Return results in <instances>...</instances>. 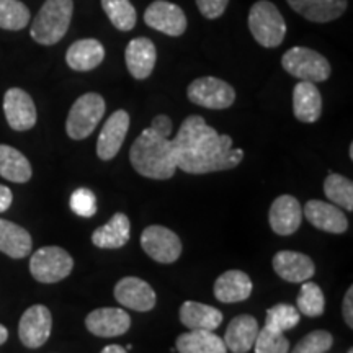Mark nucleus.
I'll use <instances>...</instances> for the list:
<instances>
[{
  "label": "nucleus",
  "mask_w": 353,
  "mask_h": 353,
  "mask_svg": "<svg viewBox=\"0 0 353 353\" xmlns=\"http://www.w3.org/2000/svg\"><path fill=\"white\" fill-rule=\"evenodd\" d=\"M176 169L201 175L231 170L244 159L242 149L232 148V138L219 134L198 114L185 118L174 139Z\"/></svg>",
  "instance_id": "obj_1"
},
{
  "label": "nucleus",
  "mask_w": 353,
  "mask_h": 353,
  "mask_svg": "<svg viewBox=\"0 0 353 353\" xmlns=\"http://www.w3.org/2000/svg\"><path fill=\"white\" fill-rule=\"evenodd\" d=\"M170 134V118L165 114H159L154 118L152 125L145 128L131 145L130 161L132 169L145 179H172L176 170V164L174 143L169 139Z\"/></svg>",
  "instance_id": "obj_2"
},
{
  "label": "nucleus",
  "mask_w": 353,
  "mask_h": 353,
  "mask_svg": "<svg viewBox=\"0 0 353 353\" xmlns=\"http://www.w3.org/2000/svg\"><path fill=\"white\" fill-rule=\"evenodd\" d=\"M72 12V0H46L34 17L30 34L34 41L44 46L59 43L68 33Z\"/></svg>",
  "instance_id": "obj_3"
},
{
  "label": "nucleus",
  "mask_w": 353,
  "mask_h": 353,
  "mask_svg": "<svg viewBox=\"0 0 353 353\" xmlns=\"http://www.w3.org/2000/svg\"><path fill=\"white\" fill-rule=\"evenodd\" d=\"M249 30L260 46L276 48L283 43L286 23L275 3L260 0L249 12Z\"/></svg>",
  "instance_id": "obj_4"
},
{
  "label": "nucleus",
  "mask_w": 353,
  "mask_h": 353,
  "mask_svg": "<svg viewBox=\"0 0 353 353\" xmlns=\"http://www.w3.org/2000/svg\"><path fill=\"white\" fill-rule=\"evenodd\" d=\"M105 105L103 97L99 94H85L74 101L72 108L69 110L68 121H65V131L70 139H85L92 132L95 131V128L99 126V123L105 114Z\"/></svg>",
  "instance_id": "obj_5"
},
{
  "label": "nucleus",
  "mask_w": 353,
  "mask_h": 353,
  "mask_svg": "<svg viewBox=\"0 0 353 353\" xmlns=\"http://www.w3.org/2000/svg\"><path fill=\"white\" fill-rule=\"evenodd\" d=\"M281 65L290 76L306 82H324L330 77V64L321 52L309 48H291L281 57Z\"/></svg>",
  "instance_id": "obj_6"
},
{
  "label": "nucleus",
  "mask_w": 353,
  "mask_h": 353,
  "mask_svg": "<svg viewBox=\"0 0 353 353\" xmlns=\"http://www.w3.org/2000/svg\"><path fill=\"white\" fill-rule=\"evenodd\" d=\"M74 260L69 252L56 245L41 247L32 255L30 273L39 283H57L70 275Z\"/></svg>",
  "instance_id": "obj_7"
},
{
  "label": "nucleus",
  "mask_w": 353,
  "mask_h": 353,
  "mask_svg": "<svg viewBox=\"0 0 353 353\" xmlns=\"http://www.w3.org/2000/svg\"><path fill=\"white\" fill-rule=\"evenodd\" d=\"M187 95L190 101L210 110L229 108L236 100V90L228 82L216 77L195 79L188 85Z\"/></svg>",
  "instance_id": "obj_8"
},
{
  "label": "nucleus",
  "mask_w": 353,
  "mask_h": 353,
  "mask_svg": "<svg viewBox=\"0 0 353 353\" xmlns=\"http://www.w3.org/2000/svg\"><path fill=\"white\" fill-rule=\"evenodd\" d=\"M141 245L144 252L159 263H174L182 254V242L179 236L157 224L144 229L141 234Z\"/></svg>",
  "instance_id": "obj_9"
},
{
  "label": "nucleus",
  "mask_w": 353,
  "mask_h": 353,
  "mask_svg": "<svg viewBox=\"0 0 353 353\" xmlns=\"http://www.w3.org/2000/svg\"><path fill=\"white\" fill-rule=\"evenodd\" d=\"M145 25L167 37H182L187 30L185 12L167 0H156L144 12Z\"/></svg>",
  "instance_id": "obj_10"
},
{
  "label": "nucleus",
  "mask_w": 353,
  "mask_h": 353,
  "mask_svg": "<svg viewBox=\"0 0 353 353\" xmlns=\"http://www.w3.org/2000/svg\"><path fill=\"white\" fill-rule=\"evenodd\" d=\"M52 329L51 311L43 304L28 307L19 324V337L28 348H39L48 342Z\"/></svg>",
  "instance_id": "obj_11"
},
{
  "label": "nucleus",
  "mask_w": 353,
  "mask_h": 353,
  "mask_svg": "<svg viewBox=\"0 0 353 353\" xmlns=\"http://www.w3.org/2000/svg\"><path fill=\"white\" fill-rule=\"evenodd\" d=\"M3 113L13 131H28L37 125V107L32 97L21 88H8L3 95Z\"/></svg>",
  "instance_id": "obj_12"
},
{
  "label": "nucleus",
  "mask_w": 353,
  "mask_h": 353,
  "mask_svg": "<svg viewBox=\"0 0 353 353\" xmlns=\"http://www.w3.org/2000/svg\"><path fill=\"white\" fill-rule=\"evenodd\" d=\"M114 298L132 311L148 312L156 306V293L151 285L138 276H125L114 286Z\"/></svg>",
  "instance_id": "obj_13"
},
{
  "label": "nucleus",
  "mask_w": 353,
  "mask_h": 353,
  "mask_svg": "<svg viewBox=\"0 0 353 353\" xmlns=\"http://www.w3.org/2000/svg\"><path fill=\"white\" fill-rule=\"evenodd\" d=\"M85 327L97 337H118L131 327V317L125 309L100 307L85 317Z\"/></svg>",
  "instance_id": "obj_14"
},
{
  "label": "nucleus",
  "mask_w": 353,
  "mask_h": 353,
  "mask_svg": "<svg viewBox=\"0 0 353 353\" xmlns=\"http://www.w3.org/2000/svg\"><path fill=\"white\" fill-rule=\"evenodd\" d=\"M128 128H130V114L125 110H117L105 121L99 141H97V156L101 161H112L120 152L121 145L125 143Z\"/></svg>",
  "instance_id": "obj_15"
},
{
  "label": "nucleus",
  "mask_w": 353,
  "mask_h": 353,
  "mask_svg": "<svg viewBox=\"0 0 353 353\" xmlns=\"http://www.w3.org/2000/svg\"><path fill=\"white\" fill-rule=\"evenodd\" d=\"M268 221L278 236H291L301 226L303 210L299 201L291 195H281L272 203Z\"/></svg>",
  "instance_id": "obj_16"
},
{
  "label": "nucleus",
  "mask_w": 353,
  "mask_h": 353,
  "mask_svg": "<svg viewBox=\"0 0 353 353\" xmlns=\"http://www.w3.org/2000/svg\"><path fill=\"white\" fill-rule=\"evenodd\" d=\"M273 270L280 278L290 283H303L312 278L316 265L311 257L293 250H281L273 257Z\"/></svg>",
  "instance_id": "obj_17"
},
{
  "label": "nucleus",
  "mask_w": 353,
  "mask_h": 353,
  "mask_svg": "<svg viewBox=\"0 0 353 353\" xmlns=\"http://www.w3.org/2000/svg\"><path fill=\"white\" fill-rule=\"evenodd\" d=\"M303 214L306 216L312 226L321 229V231L342 234L348 229L347 216L342 213L341 208L334 206L332 203L311 200L304 206Z\"/></svg>",
  "instance_id": "obj_18"
},
{
  "label": "nucleus",
  "mask_w": 353,
  "mask_h": 353,
  "mask_svg": "<svg viewBox=\"0 0 353 353\" xmlns=\"http://www.w3.org/2000/svg\"><path fill=\"white\" fill-rule=\"evenodd\" d=\"M125 59L130 74L138 81H144L152 74L157 61V51L149 38H134L126 46Z\"/></svg>",
  "instance_id": "obj_19"
},
{
  "label": "nucleus",
  "mask_w": 353,
  "mask_h": 353,
  "mask_svg": "<svg viewBox=\"0 0 353 353\" xmlns=\"http://www.w3.org/2000/svg\"><path fill=\"white\" fill-rule=\"evenodd\" d=\"M294 12L314 23L337 20L347 10V0H286Z\"/></svg>",
  "instance_id": "obj_20"
},
{
  "label": "nucleus",
  "mask_w": 353,
  "mask_h": 353,
  "mask_svg": "<svg viewBox=\"0 0 353 353\" xmlns=\"http://www.w3.org/2000/svg\"><path fill=\"white\" fill-rule=\"evenodd\" d=\"M259 330V322L254 316H237L229 322L223 341L232 353H247L254 347Z\"/></svg>",
  "instance_id": "obj_21"
},
{
  "label": "nucleus",
  "mask_w": 353,
  "mask_h": 353,
  "mask_svg": "<svg viewBox=\"0 0 353 353\" xmlns=\"http://www.w3.org/2000/svg\"><path fill=\"white\" fill-rule=\"evenodd\" d=\"M250 276L241 270L224 272L214 283V296L221 303H241L252 294Z\"/></svg>",
  "instance_id": "obj_22"
},
{
  "label": "nucleus",
  "mask_w": 353,
  "mask_h": 353,
  "mask_svg": "<svg viewBox=\"0 0 353 353\" xmlns=\"http://www.w3.org/2000/svg\"><path fill=\"white\" fill-rule=\"evenodd\" d=\"M103 59V44L94 38L79 39V41L70 44L68 52H65V63L70 69L79 70V72H87V70L99 68Z\"/></svg>",
  "instance_id": "obj_23"
},
{
  "label": "nucleus",
  "mask_w": 353,
  "mask_h": 353,
  "mask_svg": "<svg viewBox=\"0 0 353 353\" xmlns=\"http://www.w3.org/2000/svg\"><path fill=\"white\" fill-rule=\"evenodd\" d=\"M293 113L301 123H316L322 113V97L316 83L301 81L293 88Z\"/></svg>",
  "instance_id": "obj_24"
},
{
  "label": "nucleus",
  "mask_w": 353,
  "mask_h": 353,
  "mask_svg": "<svg viewBox=\"0 0 353 353\" xmlns=\"http://www.w3.org/2000/svg\"><path fill=\"white\" fill-rule=\"evenodd\" d=\"M180 321L190 330H216L223 322V312L208 304L185 301L180 307Z\"/></svg>",
  "instance_id": "obj_25"
},
{
  "label": "nucleus",
  "mask_w": 353,
  "mask_h": 353,
  "mask_svg": "<svg viewBox=\"0 0 353 353\" xmlns=\"http://www.w3.org/2000/svg\"><path fill=\"white\" fill-rule=\"evenodd\" d=\"M30 232L12 221L0 219V252L12 259H23L32 252Z\"/></svg>",
  "instance_id": "obj_26"
},
{
  "label": "nucleus",
  "mask_w": 353,
  "mask_h": 353,
  "mask_svg": "<svg viewBox=\"0 0 353 353\" xmlns=\"http://www.w3.org/2000/svg\"><path fill=\"white\" fill-rule=\"evenodd\" d=\"M131 223L126 214L117 213L105 226L95 229L92 242L99 249H120L130 241Z\"/></svg>",
  "instance_id": "obj_27"
},
{
  "label": "nucleus",
  "mask_w": 353,
  "mask_h": 353,
  "mask_svg": "<svg viewBox=\"0 0 353 353\" xmlns=\"http://www.w3.org/2000/svg\"><path fill=\"white\" fill-rule=\"evenodd\" d=\"M179 353H228L226 343L213 330H190L176 339Z\"/></svg>",
  "instance_id": "obj_28"
},
{
  "label": "nucleus",
  "mask_w": 353,
  "mask_h": 353,
  "mask_svg": "<svg viewBox=\"0 0 353 353\" xmlns=\"http://www.w3.org/2000/svg\"><path fill=\"white\" fill-rule=\"evenodd\" d=\"M0 176L15 183L28 182L32 179L30 161L12 145L0 144Z\"/></svg>",
  "instance_id": "obj_29"
},
{
  "label": "nucleus",
  "mask_w": 353,
  "mask_h": 353,
  "mask_svg": "<svg viewBox=\"0 0 353 353\" xmlns=\"http://www.w3.org/2000/svg\"><path fill=\"white\" fill-rule=\"evenodd\" d=\"M101 7L114 28L120 32H130L134 28L138 15L130 0H101Z\"/></svg>",
  "instance_id": "obj_30"
},
{
  "label": "nucleus",
  "mask_w": 353,
  "mask_h": 353,
  "mask_svg": "<svg viewBox=\"0 0 353 353\" xmlns=\"http://www.w3.org/2000/svg\"><path fill=\"white\" fill-rule=\"evenodd\" d=\"M324 193L332 205L342 206L347 211L353 210V183L347 176L330 172L324 182Z\"/></svg>",
  "instance_id": "obj_31"
},
{
  "label": "nucleus",
  "mask_w": 353,
  "mask_h": 353,
  "mask_svg": "<svg viewBox=\"0 0 353 353\" xmlns=\"http://www.w3.org/2000/svg\"><path fill=\"white\" fill-rule=\"evenodd\" d=\"M30 23V10L20 0H0V28L19 32Z\"/></svg>",
  "instance_id": "obj_32"
},
{
  "label": "nucleus",
  "mask_w": 353,
  "mask_h": 353,
  "mask_svg": "<svg viewBox=\"0 0 353 353\" xmlns=\"http://www.w3.org/2000/svg\"><path fill=\"white\" fill-rule=\"evenodd\" d=\"M298 311L299 314H304L307 317H319L322 316L325 307L324 293L319 288V285L312 283V281H303L301 291L298 296Z\"/></svg>",
  "instance_id": "obj_33"
},
{
  "label": "nucleus",
  "mask_w": 353,
  "mask_h": 353,
  "mask_svg": "<svg viewBox=\"0 0 353 353\" xmlns=\"http://www.w3.org/2000/svg\"><path fill=\"white\" fill-rule=\"evenodd\" d=\"M299 322V311L290 304H276L267 311L265 317V327L276 330V332H285L296 327Z\"/></svg>",
  "instance_id": "obj_34"
},
{
  "label": "nucleus",
  "mask_w": 353,
  "mask_h": 353,
  "mask_svg": "<svg viewBox=\"0 0 353 353\" xmlns=\"http://www.w3.org/2000/svg\"><path fill=\"white\" fill-rule=\"evenodd\" d=\"M255 353H288L290 341L283 332H276L272 329H260L254 343Z\"/></svg>",
  "instance_id": "obj_35"
},
{
  "label": "nucleus",
  "mask_w": 353,
  "mask_h": 353,
  "mask_svg": "<svg viewBox=\"0 0 353 353\" xmlns=\"http://www.w3.org/2000/svg\"><path fill=\"white\" fill-rule=\"evenodd\" d=\"M332 345V334L327 330H314V332L303 337L291 353H327Z\"/></svg>",
  "instance_id": "obj_36"
},
{
  "label": "nucleus",
  "mask_w": 353,
  "mask_h": 353,
  "mask_svg": "<svg viewBox=\"0 0 353 353\" xmlns=\"http://www.w3.org/2000/svg\"><path fill=\"white\" fill-rule=\"evenodd\" d=\"M70 210L82 218H92L97 213V196L92 190L77 188L70 195Z\"/></svg>",
  "instance_id": "obj_37"
},
{
  "label": "nucleus",
  "mask_w": 353,
  "mask_h": 353,
  "mask_svg": "<svg viewBox=\"0 0 353 353\" xmlns=\"http://www.w3.org/2000/svg\"><path fill=\"white\" fill-rule=\"evenodd\" d=\"M228 3L229 0H196L198 10L203 13V17L210 20L219 19L226 12Z\"/></svg>",
  "instance_id": "obj_38"
},
{
  "label": "nucleus",
  "mask_w": 353,
  "mask_h": 353,
  "mask_svg": "<svg viewBox=\"0 0 353 353\" xmlns=\"http://www.w3.org/2000/svg\"><path fill=\"white\" fill-rule=\"evenodd\" d=\"M342 314H343V321H345L348 327H353V288L352 286L348 288L345 296H343Z\"/></svg>",
  "instance_id": "obj_39"
},
{
  "label": "nucleus",
  "mask_w": 353,
  "mask_h": 353,
  "mask_svg": "<svg viewBox=\"0 0 353 353\" xmlns=\"http://www.w3.org/2000/svg\"><path fill=\"white\" fill-rule=\"evenodd\" d=\"M12 200H13L12 190L8 187H3V185H0V213H3V211L10 208Z\"/></svg>",
  "instance_id": "obj_40"
},
{
  "label": "nucleus",
  "mask_w": 353,
  "mask_h": 353,
  "mask_svg": "<svg viewBox=\"0 0 353 353\" xmlns=\"http://www.w3.org/2000/svg\"><path fill=\"white\" fill-rule=\"evenodd\" d=\"M101 353H128V350H125L121 345H108L101 350Z\"/></svg>",
  "instance_id": "obj_41"
},
{
  "label": "nucleus",
  "mask_w": 353,
  "mask_h": 353,
  "mask_svg": "<svg viewBox=\"0 0 353 353\" xmlns=\"http://www.w3.org/2000/svg\"><path fill=\"white\" fill-rule=\"evenodd\" d=\"M7 339H8V330H7V327H3V325L0 324V345H2V343H6Z\"/></svg>",
  "instance_id": "obj_42"
},
{
  "label": "nucleus",
  "mask_w": 353,
  "mask_h": 353,
  "mask_svg": "<svg viewBox=\"0 0 353 353\" xmlns=\"http://www.w3.org/2000/svg\"><path fill=\"white\" fill-rule=\"evenodd\" d=\"M348 154H350V159H353V145L350 144V151H348Z\"/></svg>",
  "instance_id": "obj_43"
},
{
  "label": "nucleus",
  "mask_w": 353,
  "mask_h": 353,
  "mask_svg": "<svg viewBox=\"0 0 353 353\" xmlns=\"http://www.w3.org/2000/svg\"><path fill=\"white\" fill-rule=\"evenodd\" d=\"M348 353H353V350H352V348H350V350H348Z\"/></svg>",
  "instance_id": "obj_44"
}]
</instances>
